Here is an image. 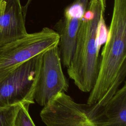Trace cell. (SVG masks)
Masks as SVG:
<instances>
[{"label":"cell","instance_id":"obj_1","mask_svg":"<svg viewBox=\"0 0 126 126\" xmlns=\"http://www.w3.org/2000/svg\"><path fill=\"white\" fill-rule=\"evenodd\" d=\"M106 0H89L78 31L67 73L82 92H90L96 80L100 63L99 38L104 25Z\"/></svg>","mask_w":126,"mask_h":126},{"label":"cell","instance_id":"obj_2","mask_svg":"<svg viewBox=\"0 0 126 126\" xmlns=\"http://www.w3.org/2000/svg\"><path fill=\"white\" fill-rule=\"evenodd\" d=\"M101 56L98 76L87 103L103 106L126 76V12L122 9L113 10Z\"/></svg>","mask_w":126,"mask_h":126},{"label":"cell","instance_id":"obj_3","mask_svg":"<svg viewBox=\"0 0 126 126\" xmlns=\"http://www.w3.org/2000/svg\"><path fill=\"white\" fill-rule=\"evenodd\" d=\"M55 30L45 27L0 47V83L19 66L59 45Z\"/></svg>","mask_w":126,"mask_h":126},{"label":"cell","instance_id":"obj_4","mask_svg":"<svg viewBox=\"0 0 126 126\" xmlns=\"http://www.w3.org/2000/svg\"><path fill=\"white\" fill-rule=\"evenodd\" d=\"M43 107L40 116L46 126H84L88 121H95L102 106L77 103L62 92Z\"/></svg>","mask_w":126,"mask_h":126},{"label":"cell","instance_id":"obj_5","mask_svg":"<svg viewBox=\"0 0 126 126\" xmlns=\"http://www.w3.org/2000/svg\"><path fill=\"white\" fill-rule=\"evenodd\" d=\"M41 54L19 66L0 83V107L34 103Z\"/></svg>","mask_w":126,"mask_h":126},{"label":"cell","instance_id":"obj_6","mask_svg":"<svg viewBox=\"0 0 126 126\" xmlns=\"http://www.w3.org/2000/svg\"><path fill=\"white\" fill-rule=\"evenodd\" d=\"M68 88L58 45L41 54L34 100L44 106L58 93L67 92Z\"/></svg>","mask_w":126,"mask_h":126},{"label":"cell","instance_id":"obj_7","mask_svg":"<svg viewBox=\"0 0 126 126\" xmlns=\"http://www.w3.org/2000/svg\"><path fill=\"white\" fill-rule=\"evenodd\" d=\"M89 0H74L64 9L63 16L56 24L60 37L58 45L61 61L68 67L74 52L77 36Z\"/></svg>","mask_w":126,"mask_h":126},{"label":"cell","instance_id":"obj_8","mask_svg":"<svg viewBox=\"0 0 126 126\" xmlns=\"http://www.w3.org/2000/svg\"><path fill=\"white\" fill-rule=\"evenodd\" d=\"M26 14L20 0H3L0 11V47L28 34Z\"/></svg>","mask_w":126,"mask_h":126},{"label":"cell","instance_id":"obj_9","mask_svg":"<svg viewBox=\"0 0 126 126\" xmlns=\"http://www.w3.org/2000/svg\"><path fill=\"white\" fill-rule=\"evenodd\" d=\"M97 126H126V85L102 106L94 121Z\"/></svg>","mask_w":126,"mask_h":126},{"label":"cell","instance_id":"obj_10","mask_svg":"<svg viewBox=\"0 0 126 126\" xmlns=\"http://www.w3.org/2000/svg\"><path fill=\"white\" fill-rule=\"evenodd\" d=\"M22 104L0 107V126H14L15 118Z\"/></svg>","mask_w":126,"mask_h":126},{"label":"cell","instance_id":"obj_11","mask_svg":"<svg viewBox=\"0 0 126 126\" xmlns=\"http://www.w3.org/2000/svg\"><path fill=\"white\" fill-rule=\"evenodd\" d=\"M29 103H22L14 122V126H36L29 114Z\"/></svg>","mask_w":126,"mask_h":126},{"label":"cell","instance_id":"obj_12","mask_svg":"<svg viewBox=\"0 0 126 126\" xmlns=\"http://www.w3.org/2000/svg\"><path fill=\"white\" fill-rule=\"evenodd\" d=\"M84 126H97L93 121H88L85 123Z\"/></svg>","mask_w":126,"mask_h":126},{"label":"cell","instance_id":"obj_13","mask_svg":"<svg viewBox=\"0 0 126 126\" xmlns=\"http://www.w3.org/2000/svg\"><path fill=\"white\" fill-rule=\"evenodd\" d=\"M32 0H27V1L26 3V4L25 5L23 6V8H24V9L25 11V12L27 13V10H28V7L30 5V4H31V2H32Z\"/></svg>","mask_w":126,"mask_h":126},{"label":"cell","instance_id":"obj_14","mask_svg":"<svg viewBox=\"0 0 126 126\" xmlns=\"http://www.w3.org/2000/svg\"><path fill=\"white\" fill-rule=\"evenodd\" d=\"M3 0H0V9H1V5H2V2H3Z\"/></svg>","mask_w":126,"mask_h":126}]
</instances>
